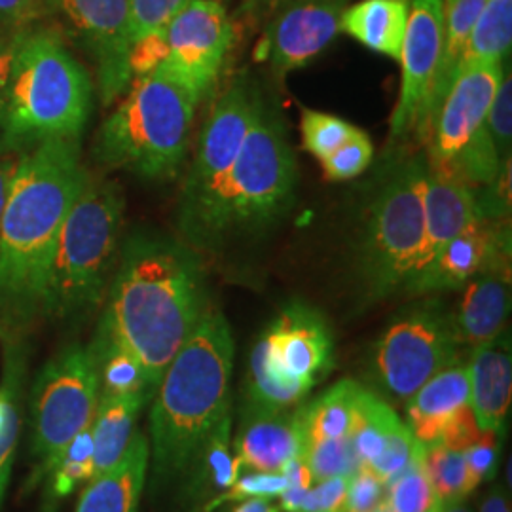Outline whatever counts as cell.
I'll return each instance as SVG.
<instances>
[{"label": "cell", "instance_id": "cell-1", "mask_svg": "<svg viewBox=\"0 0 512 512\" xmlns=\"http://www.w3.org/2000/svg\"><path fill=\"white\" fill-rule=\"evenodd\" d=\"M90 179L78 141H44L21 154L0 220V332L18 338L38 313L55 239Z\"/></svg>", "mask_w": 512, "mask_h": 512}, {"label": "cell", "instance_id": "cell-2", "mask_svg": "<svg viewBox=\"0 0 512 512\" xmlns=\"http://www.w3.org/2000/svg\"><path fill=\"white\" fill-rule=\"evenodd\" d=\"M205 310L196 255L177 241L139 236L124 247L99 332L139 361L154 393Z\"/></svg>", "mask_w": 512, "mask_h": 512}, {"label": "cell", "instance_id": "cell-3", "mask_svg": "<svg viewBox=\"0 0 512 512\" xmlns=\"http://www.w3.org/2000/svg\"><path fill=\"white\" fill-rule=\"evenodd\" d=\"M234 338L226 317L205 310L152 395L150 459L154 484L190 473L203 442L230 416Z\"/></svg>", "mask_w": 512, "mask_h": 512}, {"label": "cell", "instance_id": "cell-4", "mask_svg": "<svg viewBox=\"0 0 512 512\" xmlns=\"http://www.w3.org/2000/svg\"><path fill=\"white\" fill-rule=\"evenodd\" d=\"M92 95L90 74L61 38L27 31L0 93V147L27 152L44 141H80Z\"/></svg>", "mask_w": 512, "mask_h": 512}, {"label": "cell", "instance_id": "cell-5", "mask_svg": "<svg viewBox=\"0 0 512 512\" xmlns=\"http://www.w3.org/2000/svg\"><path fill=\"white\" fill-rule=\"evenodd\" d=\"M198 103L167 74L135 76L97 133L95 158L152 181L173 179L183 165Z\"/></svg>", "mask_w": 512, "mask_h": 512}, {"label": "cell", "instance_id": "cell-6", "mask_svg": "<svg viewBox=\"0 0 512 512\" xmlns=\"http://www.w3.org/2000/svg\"><path fill=\"white\" fill-rule=\"evenodd\" d=\"M122 217L124 198L118 184L90 175L55 239L42 315L69 319L101 302L116 258Z\"/></svg>", "mask_w": 512, "mask_h": 512}, {"label": "cell", "instance_id": "cell-7", "mask_svg": "<svg viewBox=\"0 0 512 512\" xmlns=\"http://www.w3.org/2000/svg\"><path fill=\"white\" fill-rule=\"evenodd\" d=\"M334 365V344L323 315L294 302L260 334L247 372L249 408L291 410Z\"/></svg>", "mask_w": 512, "mask_h": 512}, {"label": "cell", "instance_id": "cell-8", "mask_svg": "<svg viewBox=\"0 0 512 512\" xmlns=\"http://www.w3.org/2000/svg\"><path fill=\"white\" fill-rule=\"evenodd\" d=\"M258 97L236 82L209 110L183 188L179 226L198 249L224 241L226 192L239 150L251 128Z\"/></svg>", "mask_w": 512, "mask_h": 512}, {"label": "cell", "instance_id": "cell-9", "mask_svg": "<svg viewBox=\"0 0 512 512\" xmlns=\"http://www.w3.org/2000/svg\"><path fill=\"white\" fill-rule=\"evenodd\" d=\"M427 173V160L406 162L370 203L361 256L366 279L378 294L406 287L420 270Z\"/></svg>", "mask_w": 512, "mask_h": 512}, {"label": "cell", "instance_id": "cell-10", "mask_svg": "<svg viewBox=\"0 0 512 512\" xmlns=\"http://www.w3.org/2000/svg\"><path fill=\"white\" fill-rule=\"evenodd\" d=\"M296 179V158L285 128L258 99L226 192L224 239L281 217L293 203Z\"/></svg>", "mask_w": 512, "mask_h": 512}, {"label": "cell", "instance_id": "cell-11", "mask_svg": "<svg viewBox=\"0 0 512 512\" xmlns=\"http://www.w3.org/2000/svg\"><path fill=\"white\" fill-rule=\"evenodd\" d=\"M99 403V382L92 351L74 344L63 349L40 374L31 389V454L37 459V475L46 478L65 448L92 425Z\"/></svg>", "mask_w": 512, "mask_h": 512}, {"label": "cell", "instance_id": "cell-12", "mask_svg": "<svg viewBox=\"0 0 512 512\" xmlns=\"http://www.w3.org/2000/svg\"><path fill=\"white\" fill-rule=\"evenodd\" d=\"M458 361L459 344L450 313L439 302H423L403 311L372 351V370L378 384L403 401Z\"/></svg>", "mask_w": 512, "mask_h": 512}, {"label": "cell", "instance_id": "cell-13", "mask_svg": "<svg viewBox=\"0 0 512 512\" xmlns=\"http://www.w3.org/2000/svg\"><path fill=\"white\" fill-rule=\"evenodd\" d=\"M167 55L160 73L181 82L200 101L217 82L236 29L217 0H190L165 27Z\"/></svg>", "mask_w": 512, "mask_h": 512}, {"label": "cell", "instance_id": "cell-14", "mask_svg": "<svg viewBox=\"0 0 512 512\" xmlns=\"http://www.w3.org/2000/svg\"><path fill=\"white\" fill-rule=\"evenodd\" d=\"M401 50V92L391 114L393 141L416 133L439 76L444 52V0H408Z\"/></svg>", "mask_w": 512, "mask_h": 512}, {"label": "cell", "instance_id": "cell-15", "mask_svg": "<svg viewBox=\"0 0 512 512\" xmlns=\"http://www.w3.org/2000/svg\"><path fill=\"white\" fill-rule=\"evenodd\" d=\"M505 78L503 61L461 67L442 99L429 133L427 165L446 173L459 152L486 124L495 93Z\"/></svg>", "mask_w": 512, "mask_h": 512}, {"label": "cell", "instance_id": "cell-16", "mask_svg": "<svg viewBox=\"0 0 512 512\" xmlns=\"http://www.w3.org/2000/svg\"><path fill=\"white\" fill-rule=\"evenodd\" d=\"M67 19L97 63L99 90L112 103L131 82V0H44Z\"/></svg>", "mask_w": 512, "mask_h": 512}, {"label": "cell", "instance_id": "cell-17", "mask_svg": "<svg viewBox=\"0 0 512 512\" xmlns=\"http://www.w3.org/2000/svg\"><path fill=\"white\" fill-rule=\"evenodd\" d=\"M349 0H291L266 25L256 46V59H264L279 76L308 65L340 33V19Z\"/></svg>", "mask_w": 512, "mask_h": 512}, {"label": "cell", "instance_id": "cell-18", "mask_svg": "<svg viewBox=\"0 0 512 512\" xmlns=\"http://www.w3.org/2000/svg\"><path fill=\"white\" fill-rule=\"evenodd\" d=\"M488 270L511 272V232L505 219L476 217L408 283L414 294L461 289Z\"/></svg>", "mask_w": 512, "mask_h": 512}, {"label": "cell", "instance_id": "cell-19", "mask_svg": "<svg viewBox=\"0 0 512 512\" xmlns=\"http://www.w3.org/2000/svg\"><path fill=\"white\" fill-rule=\"evenodd\" d=\"M349 442L357 467L378 476L385 486L425 450L397 412L363 385L355 397Z\"/></svg>", "mask_w": 512, "mask_h": 512}, {"label": "cell", "instance_id": "cell-20", "mask_svg": "<svg viewBox=\"0 0 512 512\" xmlns=\"http://www.w3.org/2000/svg\"><path fill=\"white\" fill-rule=\"evenodd\" d=\"M304 446L306 431L302 404L279 412L249 408L236 440V456L241 469L279 473L289 459L302 456Z\"/></svg>", "mask_w": 512, "mask_h": 512}, {"label": "cell", "instance_id": "cell-21", "mask_svg": "<svg viewBox=\"0 0 512 512\" xmlns=\"http://www.w3.org/2000/svg\"><path fill=\"white\" fill-rule=\"evenodd\" d=\"M458 308L450 313L459 348H480L497 340L511 311V272L488 270L463 287Z\"/></svg>", "mask_w": 512, "mask_h": 512}, {"label": "cell", "instance_id": "cell-22", "mask_svg": "<svg viewBox=\"0 0 512 512\" xmlns=\"http://www.w3.org/2000/svg\"><path fill=\"white\" fill-rule=\"evenodd\" d=\"M469 404L482 431L503 433L511 410L512 359L509 338L503 334L480 348L473 349L467 363Z\"/></svg>", "mask_w": 512, "mask_h": 512}, {"label": "cell", "instance_id": "cell-23", "mask_svg": "<svg viewBox=\"0 0 512 512\" xmlns=\"http://www.w3.org/2000/svg\"><path fill=\"white\" fill-rule=\"evenodd\" d=\"M480 215L484 217L475 188L429 169L425 186V241L418 274L431 264L448 241Z\"/></svg>", "mask_w": 512, "mask_h": 512}, {"label": "cell", "instance_id": "cell-24", "mask_svg": "<svg viewBox=\"0 0 512 512\" xmlns=\"http://www.w3.org/2000/svg\"><path fill=\"white\" fill-rule=\"evenodd\" d=\"M148 467L150 444L147 437L137 431L122 459L88 482L76 512H137Z\"/></svg>", "mask_w": 512, "mask_h": 512}, {"label": "cell", "instance_id": "cell-25", "mask_svg": "<svg viewBox=\"0 0 512 512\" xmlns=\"http://www.w3.org/2000/svg\"><path fill=\"white\" fill-rule=\"evenodd\" d=\"M469 395L467 365H459L458 361L440 370L408 399L406 425L423 446H435L439 444L444 421L459 406L469 403Z\"/></svg>", "mask_w": 512, "mask_h": 512}, {"label": "cell", "instance_id": "cell-26", "mask_svg": "<svg viewBox=\"0 0 512 512\" xmlns=\"http://www.w3.org/2000/svg\"><path fill=\"white\" fill-rule=\"evenodd\" d=\"M408 8V0H361L344 10L340 31L368 50L399 61Z\"/></svg>", "mask_w": 512, "mask_h": 512}, {"label": "cell", "instance_id": "cell-27", "mask_svg": "<svg viewBox=\"0 0 512 512\" xmlns=\"http://www.w3.org/2000/svg\"><path fill=\"white\" fill-rule=\"evenodd\" d=\"M486 0H444V52L440 63L439 76L433 86V92L429 97V103L421 116L420 126L416 129V135H420L423 141L429 139V133L433 128L435 116L439 112L442 99L452 86V80L456 76L459 61L467 48V42L471 37V31L475 27L476 19L480 16Z\"/></svg>", "mask_w": 512, "mask_h": 512}, {"label": "cell", "instance_id": "cell-28", "mask_svg": "<svg viewBox=\"0 0 512 512\" xmlns=\"http://www.w3.org/2000/svg\"><path fill=\"white\" fill-rule=\"evenodd\" d=\"M150 399L145 395L99 397L92 421L93 478L114 467L137 433V416Z\"/></svg>", "mask_w": 512, "mask_h": 512}, {"label": "cell", "instance_id": "cell-29", "mask_svg": "<svg viewBox=\"0 0 512 512\" xmlns=\"http://www.w3.org/2000/svg\"><path fill=\"white\" fill-rule=\"evenodd\" d=\"M93 365L99 382V397H122V395H145L152 399L145 372L139 361L107 334L97 330L92 346Z\"/></svg>", "mask_w": 512, "mask_h": 512}, {"label": "cell", "instance_id": "cell-30", "mask_svg": "<svg viewBox=\"0 0 512 512\" xmlns=\"http://www.w3.org/2000/svg\"><path fill=\"white\" fill-rule=\"evenodd\" d=\"M359 387L361 384L353 380H342L313 403L302 406L306 444L349 437Z\"/></svg>", "mask_w": 512, "mask_h": 512}, {"label": "cell", "instance_id": "cell-31", "mask_svg": "<svg viewBox=\"0 0 512 512\" xmlns=\"http://www.w3.org/2000/svg\"><path fill=\"white\" fill-rule=\"evenodd\" d=\"M511 44L512 0H486L456 73L461 67L476 63L503 61L511 54Z\"/></svg>", "mask_w": 512, "mask_h": 512}, {"label": "cell", "instance_id": "cell-32", "mask_svg": "<svg viewBox=\"0 0 512 512\" xmlns=\"http://www.w3.org/2000/svg\"><path fill=\"white\" fill-rule=\"evenodd\" d=\"M230 429L232 420L226 416L203 442L202 450L190 469L196 471L198 484H207L224 492L238 480L241 463L238 456H232Z\"/></svg>", "mask_w": 512, "mask_h": 512}, {"label": "cell", "instance_id": "cell-33", "mask_svg": "<svg viewBox=\"0 0 512 512\" xmlns=\"http://www.w3.org/2000/svg\"><path fill=\"white\" fill-rule=\"evenodd\" d=\"M423 467L442 505L465 501V497L475 490L463 452L448 450L440 444L425 446Z\"/></svg>", "mask_w": 512, "mask_h": 512}, {"label": "cell", "instance_id": "cell-34", "mask_svg": "<svg viewBox=\"0 0 512 512\" xmlns=\"http://www.w3.org/2000/svg\"><path fill=\"white\" fill-rule=\"evenodd\" d=\"M48 478V499L57 501L73 494L76 488L93 478L92 425L86 427L65 452L55 461L54 467L46 475Z\"/></svg>", "mask_w": 512, "mask_h": 512}, {"label": "cell", "instance_id": "cell-35", "mask_svg": "<svg viewBox=\"0 0 512 512\" xmlns=\"http://www.w3.org/2000/svg\"><path fill=\"white\" fill-rule=\"evenodd\" d=\"M389 512H440L442 501L423 467V454L385 486Z\"/></svg>", "mask_w": 512, "mask_h": 512}, {"label": "cell", "instance_id": "cell-36", "mask_svg": "<svg viewBox=\"0 0 512 512\" xmlns=\"http://www.w3.org/2000/svg\"><path fill=\"white\" fill-rule=\"evenodd\" d=\"M355 126L346 120L332 116L329 112L319 110H302L300 120V133H302V147L313 154L319 162L329 158L330 154L344 145L351 135L357 133Z\"/></svg>", "mask_w": 512, "mask_h": 512}, {"label": "cell", "instance_id": "cell-37", "mask_svg": "<svg viewBox=\"0 0 512 512\" xmlns=\"http://www.w3.org/2000/svg\"><path fill=\"white\" fill-rule=\"evenodd\" d=\"M302 458L310 467L313 482L332 476H351L359 471L349 437L310 442L304 446Z\"/></svg>", "mask_w": 512, "mask_h": 512}, {"label": "cell", "instance_id": "cell-38", "mask_svg": "<svg viewBox=\"0 0 512 512\" xmlns=\"http://www.w3.org/2000/svg\"><path fill=\"white\" fill-rule=\"evenodd\" d=\"M374 145L363 129H357L344 145L336 148L329 158L321 164L325 169V177L334 183L351 181L359 177L372 162Z\"/></svg>", "mask_w": 512, "mask_h": 512}, {"label": "cell", "instance_id": "cell-39", "mask_svg": "<svg viewBox=\"0 0 512 512\" xmlns=\"http://www.w3.org/2000/svg\"><path fill=\"white\" fill-rule=\"evenodd\" d=\"M287 478L281 473H249V475L238 478L228 490H224L222 494L213 497L203 512H213L228 505V503H238L245 499H253V497H266V499H275L279 497L281 492L287 488Z\"/></svg>", "mask_w": 512, "mask_h": 512}, {"label": "cell", "instance_id": "cell-40", "mask_svg": "<svg viewBox=\"0 0 512 512\" xmlns=\"http://www.w3.org/2000/svg\"><path fill=\"white\" fill-rule=\"evenodd\" d=\"M486 128L494 139L499 158L505 162L511 158L512 147V82L507 71L499 90L495 93L492 107L486 116Z\"/></svg>", "mask_w": 512, "mask_h": 512}, {"label": "cell", "instance_id": "cell-41", "mask_svg": "<svg viewBox=\"0 0 512 512\" xmlns=\"http://www.w3.org/2000/svg\"><path fill=\"white\" fill-rule=\"evenodd\" d=\"M190 0H131V42L165 29Z\"/></svg>", "mask_w": 512, "mask_h": 512}, {"label": "cell", "instance_id": "cell-42", "mask_svg": "<svg viewBox=\"0 0 512 512\" xmlns=\"http://www.w3.org/2000/svg\"><path fill=\"white\" fill-rule=\"evenodd\" d=\"M165 55H167L165 29L152 31V33H147V35L133 40L131 48H129L131 80L135 76H145V74L158 71L165 61Z\"/></svg>", "mask_w": 512, "mask_h": 512}, {"label": "cell", "instance_id": "cell-43", "mask_svg": "<svg viewBox=\"0 0 512 512\" xmlns=\"http://www.w3.org/2000/svg\"><path fill=\"white\" fill-rule=\"evenodd\" d=\"M482 429L476 421L475 412L471 404H463L458 410L450 414V418L444 421L442 433H440V446L448 450L465 452L469 446H473L476 440L480 439Z\"/></svg>", "mask_w": 512, "mask_h": 512}, {"label": "cell", "instance_id": "cell-44", "mask_svg": "<svg viewBox=\"0 0 512 512\" xmlns=\"http://www.w3.org/2000/svg\"><path fill=\"white\" fill-rule=\"evenodd\" d=\"M467 471L473 488L486 478H492L499 463V433L495 431H482L480 439L473 446H469L465 452Z\"/></svg>", "mask_w": 512, "mask_h": 512}, {"label": "cell", "instance_id": "cell-45", "mask_svg": "<svg viewBox=\"0 0 512 512\" xmlns=\"http://www.w3.org/2000/svg\"><path fill=\"white\" fill-rule=\"evenodd\" d=\"M385 484L370 471L359 469L349 476L344 512H372L384 499Z\"/></svg>", "mask_w": 512, "mask_h": 512}, {"label": "cell", "instance_id": "cell-46", "mask_svg": "<svg viewBox=\"0 0 512 512\" xmlns=\"http://www.w3.org/2000/svg\"><path fill=\"white\" fill-rule=\"evenodd\" d=\"M349 476H332L315 482L306 494L300 512L344 511Z\"/></svg>", "mask_w": 512, "mask_h": 512}, {"label": "cell", "instance_id": "cell-47", "mask_svg": "<svg viewBox=\"0 0 512 512\" xmlns=\"http://www.w3.org/2000/svg\"><path fill=\"white\" fill-rule=\"evenodd\" d=\"M44 0H0V27L29 29L44 14Z\"/></svg>", "mask_w": 512, "mask_h": 512}, {"label": "cell", "instance_id": "cell-48", "mask_svg": "<svg viewBox=\"0 0 512 512\" xmlns=\"http://www.w3.org/2000/svg\"><path fill=\"white\" fill-rule=\"evenodd\" d=\"M29 29H8L0 27V93L4 90L8 76L12 73L14 59L18 55L21 40Z\"/></svg>", "mask_w": 512, "mask_h": 512}, {"label": "cell", "instance_id": "cell-49", "mask_svg": "<svg viewBox=\"0 0 512 512\" xmlns=\"http://www.w3.org/2000/svg\"><path fill=\"white\" fill-rule=\"evenodd\" d=\"M23 152L16 150H8V148L0 147V220L4 215L6 203L10 198V190L18 173L19 160H21Z\"/></svg>", "mask_w": 512, "mask_h": 512}, {"label": "cell", "instance_id": "cell-50", "mask_svg": "<svg viewBox=\"0 0 512 512\" xmlns=\"http://www.w3.org/2000/svg\"><path fill=\"white\" fill-rule=\"evenodd\" d=\"M281 475L287 478V484L289 486H296V488H311L315 482H313V476H311L310 467H308V463L304 461L302 456H298V458L289 459L283 467H281V471H279Z\"/></svg>", "mask_w": 512, "mask_h": 512}, {"label": "cell", "instance_id": "cell-51", "mask_svg": "<svg viewBox=\"0 0 512 512\" xmlns=\"http://www.w3.org/2000/svg\"><path fill=\"white\" fill-rule=\"evenodd\" d=\"M291 0H243L241 12L251 21H270L275 12Z\"/></svg>", "mask_w": 512, "mask_h": 512}, {"label": "cell", "instance_id": "cell-52", "mask_svg": "<svg viewBox=\"0 0 512 512\" xmlns=\"http://www.w3.org/2000/svg\"><path fill=\"white\" fill-rule=\"evenodd\" d=\"M308 490L306 488H296V486H287L279 495V509H281V512H300Z\"/></svg>", "mask_w": 512, "mask_h": 512}, {"label": "cell", "instance_id": "cell-53", "mask_svg": "<svg viewBox=\"0 0 512 512\" xmlns=\"http://www.w3.org/2000/svg\"><path fill=\"white\" fill-rule=\"evenodd\" d=\"M480 512H511L505 492L494 490L492 494L486 495V499L480 505Z\"/></svg>", "mask_w": 512, "mask_h": 512}, {"label": "cell", "instance_id": "cell-54", "mask_svg": "<svg viewBox=\"0 0 512 512\" xmlns=\"http://www.w3.org/2000/svg\"><path fill=\"white\" fill-rule=\"evenodd\" d=\"M234 512H281V509L279 505L272 503V499L253 497V499L241 501V505Z\"/></svg>", "mask_w": 512, "mask_h": 512}, {"label": "cell", "instance_id": "cell-55", "mask_svg": "<svg viewBox=\"0 0 512 512\" xmlns=\"http://www.w3.org/2000/svg\"><path fill=\"white\" fill-rule=\"evenodd\" d=\"M440 512H471V509L465 505V501H456V503L442 505Z\"/></svg>", "mask_w": 512, "mask_h": 512}, {"label": "cell", "instance_id": "cell-56", "mask_svg": "<svg viewBox=\"0 0 512 512\" xmlns=\"http://www.w3.org/2000/svg\"><path fill=\"white\" fill-rule=\"evenodd\" d=\"M372 512H389L387 505L384 503V499H382V503H380V505H378V507H376V509H374Z\"/></svg>", "mask_w": 512, "mask_h": 512}, {"label": "cell", "instance_id": "cell-57", "mask_svg": "<svg viewBox=\"0 0 512 512\" xmlns=\"http://www.w3.org/2000/svg\"><path fill=\"white\" fill-rule=\"evenodd\" d=\"M0 420H2V397H0Z\"/></svg>", "mask_w": 512, "mask_h": 512}, {"label": "cell", "instance_id": "cell-58", "mask_svg": "<svg viewBox=\"0 0 512 512\" xmlns=\"http://www.w3.org/2000/svg\"><path fill=\"white\" fill-rule=\"evenodd\" d=\"M329 512H344V511H329Z\"/></svg>", "mask_w": 512, "mask_h": 512}, {"label": "cell", "instance_id": "cell-59", "mask_svg": "<svg viewBox=\"0 0 512 512\" xmlns=\"http://www.w3.org/2000/svg\"><path fill=\"white\" fill-rule=\"evenodd\" d=\"M217 2H220V0H217Z\"/></svg>", "mask_w": 512, "mask_h": 512}]
</instances>
